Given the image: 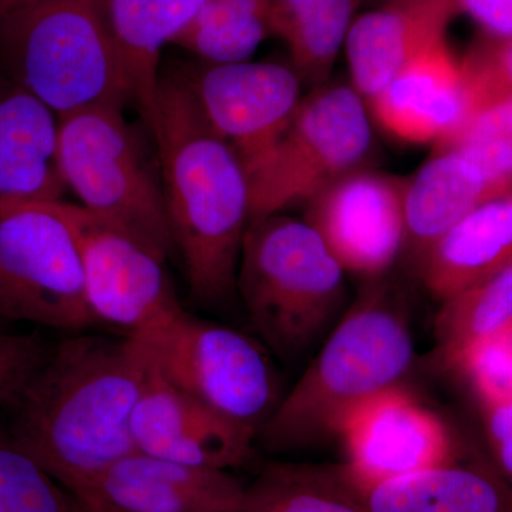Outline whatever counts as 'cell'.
<instances>
[{
	"mask_svg": "<svg viewBox=\"0 0 512 512\" xmlns=\"http://www.w3.org/2000/svg\"><path fill=\"white\" fill-rule=\"evenodd\" d=\"M148 372L146 348L131 336L64 339L8 407V433L74 493L137 450L133 417Z\"/></svg>",
	"mask_w": 512,
	"mask_h": 512,
	"instance_id": "obj_1",
	"label": "cell"
},
{
	"mask_svg": "<svg viewBox=\"0 0 512 512\" xmlns=\"http://www.w3.org/2000/svg\"><path fill=\"white\" fill-rule=\"evenodd\" d=\"M148 130L156 140L161 187L175 251L192 296L222 308L238 299L251 191L235 151L202 116L180 70L161 74Z\"/></svg>",
	"mask_w": 512,
	"mask_h": 512,
	"instance_id": "obj_2",
	"label": "cell"
},
{
	"mask_svg": "<svg viewBox=\"0 0 512 512\" xmlns=\"http://www.w3.org/2000/svg\"><path fill=\"white\" fill-rule=\"evenodd\" d=\"M413 360L406 313L386 282L369 281L256 441L271 453H289L338 439L346 417L402 384Z\"/></svg>",
	"mask_w": 512,
	"mask_h": 512,
	"instance_id": "obj_3",
	"label": "cell"
},
{
	"mask_svg": "<svg viewBox=\"0 0 512 512\" xmlns=\"http://www.w3.org/2000/svg\"><path fill=\"white\" fill-rule=\"evenodd\" d=\"M237 296L265 348L295 360L345 315L346 272L308 222L279 212L249 222Z\"/></svg>",
	"mask_w": 512,
	"mask_h": 512,
	"instance_id": "obj_4",
	"label": "cell"
},
{
	"mask_svg": "<svg viewBox=\"0 0 512 512\" xmlns=\"http://www.w3.org/2000/svg\"><path fill=\"white\" fill-rule=\"evenodd\" d=\"M0 69L59 119L131 101L100 0H39L10 13Z\"/></svg>",
	"mask_w": 512,
	"mask_h": 512,
	"instance_id": "obj_5",
	"label": "cell"
},
{
	"mask_svg": "<svg viewBox=\"0 0 512 512\" xmlns=\"http://www.w3.org/2000/svg\"><path fill=\"white\" fill-rule=\"evenodd\" d=\"M124 107H93L59 119L60 171L80 207L168 258L175 245L163 187Z\"/></svg>",
	"mask_w": 512,
	"mask_h": 512,
	"instance_id": "obj_6",
	"label": "cell"
},
{
	"mask_svg": "<svg viewBox=\"0 0 512 512\" xmlns=\"http://www.w3.org/2000/svg\"><path fill=\"white\" fill-rule=\"evenodd\" d=\"M136 339L158 375L256 439L281 402L269 350L247 333L183 311Z\"/></svg>",
	"mask_w": 512,
	"mask_h": 512,
	"instance_id": "obj_7",
	"label": "cell"
},
{
	"mask_svg": "<svg viewBox=\"0 0 512 512\" xmlns=\"http://www.w3.org/2000/svg\"><path fill=\"white\" fill-rule=\"evenodd\" d=\"M366 101L352 86H320L301 104L271 150L248 174L251 221L308 204L372 150Z\"/></svg>",
	"mask_w": 512,
	"mask_h": 512,
	"instance_id": "obj_8",
	"label": "cell"
},
{
	"mask_svg": "<svg viewBox=\"0 0 512 512\" xmlns=\"http://www.w3.org/2000/svg\"><path fill=\"white\" fill-rule=\"evenodd\" d=\"M79 332L97 325L76 239L56 201L0 202V323Z\"/></svg>",
	"mask_w": 512,
	"mask_h": 512,
	"instance_id": "obj_9",
	"label": "cell"
},
{
	"mask_svg": "<svg viewBox=\"0 0 512 512\" xmlns=\"http://www.w3.org/2000/svg\"><path fill=\"white\" fill-rule=\"evenodd\" d=\"M72 229L82 265L84 295L97 325L143 336L183 312L163 254L126 229L79 204L56 201Z\"/></svg>",
	"mask_w": 512,
	"mask_h": 512,
	"instance_id": "obj_10",
	"label": "cell"
},
{
	"mask_svg": "<svg viewBox=\"0 0 512 512\" xmlns=\"http://www.w3.org/2000/svg\"><path fill=\"white\" fill-rule=\"evenodd\" d=\"M202 116L237 154L247 175L271 150L301 104V76L278 63H204L180 69Z\"/></svg>",
	"mask_w": 512,
	"mask_h": 512,
	"instance_id": "obj_11",
	"label": "cell"
},
{
	"mask_svg": "<svg viewBox=\"0 0 512 512\" xmlns=\"http://www.w3.org/2000/svg\"><path fill=\"white\" fill-rule=\"evenodd\" d=\"M406 185V178L360 168L312 198L303 221L346 274L382 278L403 254Z\"/></svg>",
	"mask_w": 512,
	"mask_h": 512,
	"instance_id": "obj_12",
	"label": "cell"
},
{
	"mask_svg": "<svg viewBox=\"0 0 512 512\" xmlns=\"http://www.w3.org/2000/svg\"><path fill=\"white\" fill-rule=\"evenodd\" d=\"M338 439L345 448V466L363 491L458 461L447 424L402 384L357 406L340 426Z\"/></svg>",
	"mask_w": 512,
	"mask_h": 512,
	"instance_id": "obj_13",
	"label": "cell"
},
{
	"mask_svg": "<svg viewBox=\"0 0 512 512\" xmlns=\"http://www.w3.org/2000/svg\"><path fill=\"white\" fill-rule=\"evenodd\" d=\"M133 439L143 453L214 470L245 466L255 456L254 434L177 389L151 366L134 412Z\"/></svg>",
	"mask_w": 512,
	"mask_h": 512,
	"instance_id": "obj_14",
	"label": "cell"
},
{
	"mask_svg": "<svg viewBox=\"0 0 512 512\" xmlns=\"http://www.w3.org/2000/svg\"><path fill=\"white\" fill-rule=\"evenodd\" d=\"M69 494L119 512H241L245 485L229 471L136 450Z\"/></svg>",
	"mask_w": 512,
	"mask_h": 512,
	"instance_id": "obj_15",
	"label": "cell"
},
{
	"mask_svg": "<svg viewBox=\"0 0 512 512\" xmlns=\"http://www.w3.org/2000/svg\"><path fill=\"white\" fill-rule=\"evenodd\" d=\"M367 109L399 140L439 146L466 123L473 87L463 63L443 40L400 70Z\"/></svg>",
	"mask_w": 512,
	"mask_h": 512,
	"instance_id": "obj_16",
	"label": "cell"
},
{
	"mask_svg": "<svg viewBox=\"0 0 512 512\" xmlns=\"http://www.w3.org/2000/svg\"><path fill=\"white\" fill-rule=\"evenodd\" d=\"M453 0H399L357 16L345 49L352 87L369 103L430 47L446 40Z\"/></svg>",
	"mask_w": 512,
	"mask_h": 512,
	"instance_id": "obj_17",
	"label": "cell"
},
{
	"mask_svg": "<svg viewBox=\"0 0 512 512\" xmlns=\"http://www.w3.org/2000/svg\"><path fill=\"white\" fill-rule=\"evenodd\" d=\"M59 117L0 69V202L57 201Z\"/></svg>",
	"mask_w": 512,
	"mask_h": 512,
	"instance_id": "obj_18",
	"label": "cell"
},
{
	"mask_svg": "<svg viewBox=\"0 0 512 512\" xmlns=\"http://www.w3.org/2000/svg\"><path fill=\"white\" fill-rule=\"evenodd\" d=\"M511 188V187H510ZM508 190L454 150H436L407 180L403 254L414 269L441 237L478 205Z\"/></svg>",
	"mask_w": 512,
	"mask_h": 512,
	"instance_id": "obj_19",
	"label": "cell"
},
{
	"mask_svg": "<svg viewBox=\"0 0 512 512\" xmlns=\"http://www.w3.org/2000/svg\"><path fill=\"white\" fill-rule=\"evenodd\" d=\"M208 0H100L101 12L126 79L130 100L147 127L153 121L163 49Z\"/></svg>",
	"mask_w": 512,
	"mask_h": 512,
	"instance_id": "obj_20",
	"label": "cell"
},
{
	"mask_svg": "<svg viewBox=\"0 0 512 512\" xmlns=\"http://www.w3.org/2000/svg\"><path fill=\"white\" fill-rule=\"evenodd\" d=\"M512 265V187L478 205L417 266L427 291L444 301Z\"/></svg>",
	"mask_w": 512,
	"mask_h": 512,
	"instance_id": "obj_21",
	"label": "cell"
},
{
	"mask_svg": "<svg viewBox=\"0 0 512 512\" xmlns=\"http://www.w3.org/2000/svg\"><path fill=\"white\" fill-rule=\"evenodd\" d=\"M369 512H510L512 487L485 464H441L363 491Z\"/></svg>",
	"mask_w": 512,
	"mask_h": 512,
	"instance_id": "obj_22",
	"label": "cell"
},
{
	"mask_svg": "<svg viewBox=\"0 0 512 512\" xmlns=\"http://www.w3.org/2000/svg\"><path fill=\"white\" fill-rule=\"evenodd\" d=\"M241 512H369L345 464L274 461L245 485Z\"/></svg>",
	"mask_w": 512,
	"mask_h": 512,
	"instance_id": "obj_23",
	"label": "cell"
},
{
	"mask_svg": "<svg viewBox=\"0 0 512 512\" xmlns=\"http://www.w3.org/2000/svg\"><path fill=\"white\" fill-rule=\"evenodd\" d=\"M271 35L288 46L301 79L323 86L363 0H265Z\"/></svg>",
	"mask_w": 512,
	"mask_h": 512,
	"instance_id": "obj_24",
	"label": "cell"
},
{
	"mask_svg": "<svg viewBox=\"0 0 512 512\" xmlns=\"http://www.w3.org/2000/svg\"><path fill=\"white\" fill-rule=\"evenodd\" d=\"M512 323V265L441 301L434 322L441 362L448 367L471 346Z\"/></svg>",
	"mask_w": 512,
	"mask_h": 512,
	"instance_id": "obj_25",
	"label": "cell"
},
{
	"mask_svg": "<svg viewBox=\"0 0 512 512\" xmlns=\"http://www.w3.org/2000/svg\"><path fill=\"white\" fill-rule=\"evenodd\" d=\"M271 35L265 0H208L173 45L210 64L248 62Z\"/></svg>",
	"mask_w": 512,
	"mask_h": 512,
	"instance_id": "obj_26",
	"label": "cell"
},
{
	"mask_svg": "<svg viewBox=\"0 0 512 512\" xmlns=\"http://www.w3.org/2000/svg\"><path fill=\"white\" fill-rule=\"evenodd\" d=\"M464 69L473 87V109L464 126L453 137L434 147L436 150L458 151L480 165L494 183L510 188L512 94L478 79L466 66Z\"/></svg>",
	"mask_w": 512,
	"mask_h": 512,
	"instance_id": "obj_27",
	"label": "cell"
},
{
	"mask_svg": "<svg viewBox=\"0 0 512 512\" xmlns=\"http://www.w3.org/2000/svg\"><path fill=\"white\" fill-rule=\"evenodd\" d=\"M0 512H70L66 491L3 431Z\"/></svg>",
	"mask_w": 512,
	"mask_h": 512,
	"instance_id": "obj_28",
	"label": "cell"
},
{
	"mask_svg": "<svg viewBox=\"0 0 512 512\" xmlns=\"http://www.w3.org/2000/svg\"><path fill=\"white\" fill-rule=\"evenodd\" d=\"M453 369L466 379L481 407L512 399V323L471 346Z\"/></svg>",
	"mask_w": 512,
	"mask_h": 512,
	"instance_id": "obj_29",
	"label": "cell"
},
{
	"mask_svg": "<svg viewBox=\"0 0 512 512\" xmlns=\"http://www.w3.org/2000/svg\"><path fill=\"white\" fill-rule=\"evenodd\" d=\"M52 346L37 333L0 329V407H9L43 365Z\"/></svg>",
	"mask_w": 512,
	"mask_h": 512,
	"instance_id": "obj_30",
	"label": "cell"
},
{
	"mask_svg": "<svg viewBox=\"0 0 512 512\" xmlns=\"http://www.w3.org/2000/svg\"><path fill=\"white\" fill-rule=\"evenodd\" d=\"M461 62L478 79L512 94V39L484 35Z\"/></svg>",
	"mask_w": 512,
	"mask_h": 512,
	"instance_id": "obj_31",
	"label": "cell"
},
{
	"mask_svg": "<svg viewBox=\"0 0 512 512\" xmlns=\"http://www.w3.org/2000/svg\"><path fill=\"white\" fill-rule=\"evenodd\" d=\"M485 439L493 457L494 468L512 484V399L481 407Z\"/></svg>",
	"mask_w": 512,
	"mask_h": 512,
	"instance_id": "obj_32",
	"label": "cell"
},
{
	"mask_svg": "<svg viewBox=\"0 0 512 512\" xmlns=\"http://www.w3.org/2000/svg\"><path fill=\"white\" fill-rule=\"evenodd\" d=\"M457 13H466L494 39H512V0H453Z\"/></svg>",
	"mask_w": 512,
	"mask_h": 512,
	"instance_id": "obj_33",
	"label": "cell"
},
{
	"mask_svg": "<svg viewBox=\"0 0 512 512\" xmlns=\"http://www.w3.org/2000/svg\"><path fill=\"white\" fill-rule=\"evenodd\" d=\"M36 2L39 0H0V20L5 19L10 13Z\"/></svg>",
	"mask_w": 512,
	"mask_h": 512,
	"instance_id": "obj_34",
	"label": "cell"
},
{
	"mask_svg": "<svg viewBox=\"0 0 512 512\" xmlns=\"http://www.w3.org/2000/svg\"><path fill=\"white\" fill-rule=\"evenodd\" d=\"M67 495H69L70 507H72L73 512H119L110 510V508L97 507V505L83 504L69 493Z\"/></svg>",
	"mask_w": 512,
	"mask_h": 512,
	"instance_id": "obj_35",
	"label": "cell"
},
{
	"mask_svg": "<svg viewBox=\"0 0 512 512\" xmlns=\"http://www.w3.org/2000/svg\"><path fill=\"white\" fill-rule=\"evenodd\" d=\"M380 2H382L383 5H386V3L399 2V0H380Z\"/></svg>",
	"mask_w": 512,
	"mask_h": 512,
	"instance_id": "obj_36",
	"label": "cell"
},
{
	"mask_svg": "<svg viewBox=\"0 0 512 512\" xmlns=\"http://www.w3.org/2000/svg\"><path fill=\"white\" fill-rule=\"evenodd\" d=\"M2 328H8V326L3 325V323H0V329H2Z\"/></svg>",
	"mask_w": 512,
	"mask_h": 512,
	"instance_id": "obj_37",
	"label": "cell"
},
{
	"mask_svg": "<svg viewBox=\"0 0 512 512\" xmlns=\"http://www.w3.org/2000/svg\"><path fill=\"white\" fill-rule=\"evenodd\" d=\"M69 510H70V512H73L72 507H70V501H69Z\"/></svg>",
	"mask_w": 512,
	"mask_h": 512,
	"instance_id": "obj_38",
	"label": "cell"
},
{
	"mask_svg": "<svg viewBox=\"0 0 512 512\" xmlns=\"http://www.w3.org/2000/svg\"><path fill=\"white\" fill-rule=\"evenodd\" d=\"M510 512H512V510Z\"/></svg>",
	"mask_w": 512,
	"mask_h": 512,
	"instance_id": "obj_39",
	"label": "cell"
}]
</instances>
